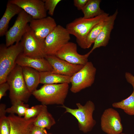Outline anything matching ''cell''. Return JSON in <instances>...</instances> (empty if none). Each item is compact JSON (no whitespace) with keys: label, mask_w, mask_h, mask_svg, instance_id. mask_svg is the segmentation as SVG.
<instances>
[{"label":"cell","mask_w":134,"mask_h":134,"mask_svg":"<svg viewBox=\"0 0 134 134\" xmlns=\"http://www.w3.org/2000/svg\"><path fill=\"white\" fill-rule=\"evenodd\" d=\"M69 84H44L39 89L32 93L42 104L64 105L67 95Z\"/></svg>","instance_id":"obj_1"},{"label":"cell","mask_w":134,"mask_h":134,"mask_svg":"<svg viewBox=\"0 0 134 134\" xmlns=\"http://www.w3.org/2000/svg\"><path fill=\"white\" fill-rule=\"evenodd\" d=\"M6 82L9 86V97L12 105L20 101L28 102L32 94L26 85L21 67L16 65L8 74Z\"/></svg>","instance_id":"obj_2"},{"label":"cell","mask_w":134,"mask_h":134,"mask_svg":"<svg viewBox=\"0 0 134 134\" xmlns=\"http://www.w3.org/2000/svg\"><path fill=\"white\" fill-rule=\"evenodd\" d=\"M109 16L108 13L104 12L93 18H85L81 17L67 24L66 28L70 34L75 37L77 44L82 48L85 39L92 29L98 24L105 20Z\"/></svg>","instance_id":"obj_3"},{"label":"cell","mask_w":134,"mask_h":134,"mask_svg":"<svg viewBox=\"0 0 134 134\" xmlns=\"http://www.w3.org/2000/svg\"><path fill=\"white\" fill-rule=\"evenodd\" d=\"M23 52L20 41L9 46L1 45L0 47V84L6 82L7 77L16 65L18 56Z\"/></svg>","instance_id":"obj_4"},{"label":"cell","mask_w":134,"mask_h":134,"mask_svg":"<svg viewBox=\"0 0 134 134\" xmlns=\"http://www.w3.org/2000/svg\"><path fill=\"white\" fill-rule=\"evenodd\" d=\"M77 108L72 109L64 105L61 107L65 108V113H68L74 116L78 121L79 130L84 133L91 131L96 125V122L94 119L93 114L95 109L94 103L91 100L87 101L84 105L76 103Z\"/></svg>","instance_id":"obj_5"},{"label":"cell","mask_w":134,"mask_h":134,"mask_svg":"<svg viewBox=\"0 0 134 134\" xmlns=\"http://www.w3.org/2000/svg\"><path fill=\"white\" fill-rule=\"evenodd\" d=\"M96 69L91 62H88L80 70L71 77L70 90L74 93L91 86L95 79Z\"/></svg>","instance_id":"obj_6"},{"label":"cell","mask_w":134,"mask_h":134,"mask_svg":"<svg viewBox=\"0 0 134 134\" xmlns=\"http://www.w3.org/2000/svg\"><path fill=\"white\" fill-rule=\"evenodd\" d=\"M70 34L66 28L57 25L46 38L44 49L46 55H55L57 52L70 39Z\"/></svg>","instance_id":"obj_7"},{"label":"cell","mask_w":134,"mask_h":134,"mask_svg":"<svg viewBox=\"0 0 134 134\" xmlns=\"http://www.w3.org/2000/svg\"><path fill=\"white\" fill-rule=\"evenodd\" d=\"M32 19L31 16L23 10L18 14L14 25L5 34L6 47L20 42Z\"/></svg>","instance_id":"obj_8"},{"label":"cell","mask_w":134,"mask_h":134,"mask_svg":"<svg viewBox=\"0 0 134 134\" xmlns=\"http://www.w3.org/2000/svg\"><path fill=\"white\" fill-rule=\"evenodd\" d=\"M23 49V54L33 58H45L44 46L37 39L29 26L21 39Z\"/></svg>","instance_id":"obj_9"},{"label":"cell","mask_w":134,"mask_h":134,"mask_svg":"<svg viewBox=\"0 0 134 134\" xmlns=\"http://www.w3.org/2000/svg\"><path fill=\"white\" fill-rule=\"evenodd\" d=\"M102 130L107 134H118L122 133L123 128L118 112L112 108L105 109L100 118Z\"/></svg>","instance_id":"obj_10"},{"label":"cell","mask_w":134,"mask_h":134,"mask_svg":"<svg viewBox=\"0 0 134 134\" xmlns=\"http://www.w3.org/2000/svg\"><path fill=\"white\" fill-rule=\"evenodd\" d=\"M92 53L90 51L85 54H79L77 51L76 44L69 42L57 52L55 56L72 64L85 65L88 62V58Z\"/></svg>","instance_id":"obj_11"},{"label":"cell","mask_w":134,"mask_h":134,"mask_svg":"<svg viewBox=\"0 0 134 134\" xmlns=\"http://www.w3.org/2000/svg\"><path fill=\"white\" fill-rule=\"evenodd\" d=\"M29 26L38 41L44 46L45 39L57 26L55 19L50 16L37 19H32Z\"/></svg>","instance_id":"obj_12"},{"label":"cell","mask_w":134,"mask_h":134,"mask_svg":"<svg viewBox=\"0 0 134 134\" xmlns=\"http://www.w3.org/2000/svg\"><path fill=\"white\" fill-rule=\"evenodd\" d=\"M31 16L32 19H37L47 17V10L44 2L41 0H10Z\"/></svg>","instance_id":"obj_13"},{"label":"cell","mask_w":134,"mask_h":134,"mask_svg":"<svg viewBox=\"0 0 134 134\" xmlns=\"http://www.w3.org/2000/svg\"><path fill=\"white\" fill-rule=\"evenodd\" d=\"M45 58L53 68L52 72L71 77L84 66L71 64L60 59L55 55H47Z\"/></svg>","instance_id":"obj_14"},{"label":"cell","mask_w":134,"mask_h":134,"mask_svg":"<svg viewBox=\"0 0 134 134\" xmlns=\"http://www.w3.org/2000/svg\"><path fill=\"white\" fill-rule=\"evenodd\" d=\"M118 13V9H117L113 14L109 15L106 19L103 26L94 43L92 48L90 50L92 52L97 48L105 47L107 45Z\"/></svg>","instance_id":"obj_15"},{"label":"cell","mask_w":134,"mask_h":134,"mask_svg":"<svg viewBox=\"0 0 134 134\" xmlns=\"http://www.w3.org/2000/svg\"><path fill=\"white\" fill-rule=\"evenodd\" d=\"M7 117L10 125V134H30L36 117L26 120L14 114Z\"/></svg>","instance_id":"obj_16"},{"label":"cell","mask_w":134,"mask_h":134,"mask_svg":"<svg viewBox=\"0 0 134 134\" xmlns=\"http://www.w3.org/2000/svg\"><path fill=\"white\" fill-rule=\"evenodd\" d=\"M16 64L21 67H30L39 72L52 71L53 68L45 58H33L24 55L22 53L18 57Z\"/></svg>","instance_id":"obj_17"},{"label":"cell","mask_w":134,"mask_h":134,"mask_svg":"<svg viewBox=\"0 0 134 134\" xmlns=\"http://www.w3.org/2000/svg\"><path fill=\"white\" fill-rule=\"evenodd\" d=\"M23 10L16 4L8 1L5 12L0 20V36L5 35L7 31L10 21L15 15Z\"/></svg>","instance_id":"obj_18"},{"label":"cell","mask_w":134,"mask_h":134,"mask_svg":"<svg viewBox=\"0 0 134 134\" xmlns=\"http://www.w3.org/2000/svg\"><path fill=\"white\" fill-rule=\"evenodd\" d=\"M22 67L23 75L26 85L29 90L32 94L36 90L40 83L39 72L30 67Z\"/></svg>","instance_id":"obj_19"},{"label":"cell","mask_w":134,"mask_h":134,"mask_svg":"<svg viewBox=\"0 0 134 134\" xmlns=\"http://www.w3.org/2000/svg\"><path fill=\"white\" fill-rule=\"evenodd\" d=\"M56 123L55 119L48 111L47 105H43L41 112L34 121V125L49 130Z\"/></svg>","instance_id":"obj_20"},{"label":"cell","mask_w":134,"mask_h":134,"mask_svg":"<svg viewBox=\"0 0 134 134\" xmlns=\"http://www.w3.org/2000/svg\"><path fill=\"white\" fill-rule=\"evenodd\" d=\"M40 83L46 84H58L70 83L71 77L53 73L51 71L39 72Z\"/></svg>","instance_id":"obj_21"},{"label":"cell","mask_w":134,"mask_h":134,"mask_svg":"<svg viewBox=\"0 0 134 134\" xmlns=\"http://www.w3.org/2000/svg\"><path fill=\"white\" fill-rule=\"evenodd\" d=\"M101 0H88L81 10L85 18H93L101 15L104 12L100 8Z\"/></svg>","instance_id":"obj_22"},{"label":"cell","mask_w":134,"mask_h":134,"mask_svg":"<svg viewBox=\"0 0 134 134\" xmlns=\"http://www.w3.org/2000/svg\"><path fill=\"white\" fill-rule=\"evenodd\" d=\"M112 106L123 110L130 115H134V88L131 95L127 98L118 102L113 103Z\"/></svg>","instance_id":"obj_23"},{"label":"cell","mask_w":134,"mask_h":134,"mask_svg":"<svg viewBox=\"0 0 134 134\" xmlns=\"http://www.w3.org/2000/svg\"><path fill=\"white\" fill-rule=\"evenodd\" d=\"M106 19L96 25L92 29L85 39L82 49L89 48L94 43L104 24Z\"/></svg>","instance_id":"obj_24"},{"label":"cell","mask_w":134,"mask_h":134,"mask_svg":"<svg viewBox=\"0 0 134 134\" xmlns=\"http://www.w3.org/2000/svg\"><path fill=\"white\" fill-rule=\"evenodd\" d=\"M6 107H0V134H10L11 127L7 117L6 116Z\"/></svg>","instance_id":"obj_25"},{"label":"cell","mask_w":134,"mask_h":134,"mask_svg":"<svg viewBox=\"0 0 134 134\" xmlns=\"http://www.w3.org/2000/svg\"><path fill=\"white\" fill-rule=\"evenodd\" d=\"M24 103L20 101L12 105L11 107L6 109V112L10 114H16L20 117L24 116L26 110L29 107L28 104Z\"/></svg>","instance_id":"obj_26"},{"label":"cell","mask_w":134,"mask_h":134,"mask_svg":"<svg viewBox=\"0 0 134 134\" xmlns=\"http://www.w3.org/2000/svg\"><path fill=\"white\" fill-rule=\"evenodd\" d=\"M43 106L42 104L37 105L28 108L24 117L26 120L36 117L41 112Z\"/></svg>","instance_id":"obj_27"},{"label":"cell","mask_w":134,"mask_h":134,"mask_svg":"<svg viewBox=\"0 0 134 134\" xmlns=\"http://www.w3.org/2000/svg\"><path fill=\"white\" fill-rule=\"evenodd\" d=\"M45 8L48 13L52 16L53 15L55 9L61 0H43Z\"/></svg>","instance_id":"obj_28"},{"label":"cell","mask_w":134,"mask_h":134,"mask_svg":"<svg viewBox=\"0 0 134 134\" xmlns=\"http://www.w3.org/2000/svg\"><path fill=\"white\" fill-rule=\"evenodd\" d=\"M9 86L8 83L6 82L0 84V100L6 95V92L9 89Z\"/></svg>","instance_id":"obj_29"},{"label":"cell","mask_w":134,"mask_h":134,"mask_svg":"<svg viewBox=\"0 0 134 134\" xmlns=\"http://www.w3.org/2000/svg\"><path fill=\"white\" fill-rule=\"evenodd\" d=\"M47 133L45 129L34 125L30 134H46Z\"/></svg>","instance_id":"obj_30"},{"label":"cell","mask_w":134,"mask_h":134,"mask_svg":"<svg viewBox=\"0 0 134 134\" xmlns=\"http://www.w3.org/2000/svg\"><path fill=\"white\" fill-rule=\"evenodd\" d=\"M88 0H74L73 4L78 10H81Z\"/></svg>","instance_id":"obj_31"},{"label":"cell","mask_w":134,"mask_h":134,"mask_svg":"<svg viewBox=\"0 0 134 134\" xmlns=\"http://www.w3.org/2000/svg\"><path fill=\"white\" fill-rule=\"evenodd\" d=\"M125 77L127 81L134 88V76L131 73L127 72L125 73Z\"/></svg>","instance_id":"obj_32"},{"label":"cell","mask_w":134,"mask_h":134,"mask_svg":"<svg viewBox=\"0 0 134 134\" xmlns=\"http://www.w3.org/2000/svg\"><path fill=\"white\" fill-rule=\"evenodd\" d=\"M46 134H53L51 133H47Z\"/></svg>","instance_id":"obj_33"},{"label":"cell","mask_w":134,"mask_h":134,"mask_svg":"<svg viewBox=\"0 0 134 134\" xmlns=\"http://www.w3.org/2000/svg\"><path fill=\"white\" fill-rule=\"evenodd\" d=\"M118 134H124V133H121Z\"/></svg>","instance_id":"obj_34"}]
</instances>
